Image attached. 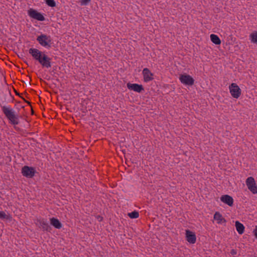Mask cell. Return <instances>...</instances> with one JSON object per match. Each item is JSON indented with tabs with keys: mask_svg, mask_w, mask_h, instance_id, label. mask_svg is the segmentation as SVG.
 Instances as JSON below:
<instances>
[{
	"mask_svg": "<svg viewBox=\"0 0 257 257\" xmlns=\"http://www.w3.org/2000/svg\"><path fill=\"white\" fill-rule=\"evenodd\" d=\"M28 13L29 16L34 19L38 20L39 21H44L45 20V17L41 13L39 12L38 11L35 10L34 9H30L28 11Z\"/></svg>",
	"mask_w": 257,
	"mask_h": 257,
	"instance_id": "6",
	"label": "cell"
},
{
	"mask_svg": "<svg viewBox=\"0 0 257 257\" xmlns=\"http://www.w3.org/2000/svg\"><path fill=\"white\" fill-rule=\"evenodd\" d=\"M213 219L219 224H223L226 223V219L219 212H216L214 215Z\"/></svg>",
	"mask_w": 257,
	"mask_h": 257,
	"instance_id": "14",
	"label": "cell"
},
{
	"mask_svg": "<svg viewBox=\"0 0 257 257\" xmlns=\"http://www.w3.org/2000/svg\"><path fill=\"white\" fill-rule=\"evenodd\" d=\"M253 234H254L255 237L257 239V226H256L254 230L253 231Z\"/></svg>",
	"mask_w": 257,
	"mask_h": 257,
	"instance_id": "22",
	"label": "cell"
},
{
	"mask_svg": "<svg viewBox=\"0 0 257 257\" xmlns=\"http://www.w3.org/2000/svg\"><path fill=\"white\" fill-rule=\"evenodd\" d=\"M210 38L212 42L216 45H220L221 43L220 39L216 35L213 34L210 35Z\"/></svg>",
	"mask_w": 257,
	"mask_h": 257,
	"instance_id": "17",
	"label": "cell"
},
{
	"mask_svg": "<svg viewBox=\"0 0 257 257\" xmlns=\"http://www.w3.org/2000/svg\"><path fill=\"white\" fill-rule=\"evenodd\" d=\"M128 216H129L131 219H137L139 216V214L138 212H131V213L128 214Z\"/></svg>",
	"mask_w": 257,
	"mask_h": 257,
	"instance_id": "20",
	"label": "cell"
},
{
	"mask_svg": "<svg viewBox=\"0 0 257 257\" xmlns=\"http://www.w3.org/2000/svg\"><path fill=\"white\" fill-rule=\"evenodd\" d=\"M230 93L235 99H238L241 95V90L236 84L232 83L229 87Z\"/></svg>",
	"mask_w": 257,
	"mask_h": 257,
	"instance_id": "5",
	"label": "cell"
},
{
	"mask_svg": "<svg viewBox=\"0 0 257 257\" xmlns=\"http://www.w3.org/2000/svg\"><path fill=\"white\" fill-rule=\"evenodd\" d=\"M1 218L5 220H9L11 219V216L10 215L6 214L4 212H1Z\"/></svg>",
	"mask_w": 257,
	"mask_h": 257,
	"instance_id": "19",
	"label": "cell"
},
{
	"mask_svg": "<svg viewBox=\"0 0 257 257\" xmlns=\"http://www.w3.org/2000/svg\"><path fill=\"white\" fill-rule=\"evenodd\" d=\"M142 74L145 82H149L154 79V74H153L151 71L148 68H144L142 71Z\"/></svg>",
	"mask_w": 257,
	"mask_h": 257,
	"instance_id": "9",
	"label": "cell"
},
{
	"mask_svg": "<svg viewBox=\"0 0 257 257\" xmlns=\"http://www.w3.org/2000/svg\"><path fill=\"white\" fill-rule=\"evenodd\" d=\"M50 223L53 227L57 229H59L62 227V224L60 221L55 217H52L50 219Z\"/></svg>",
	"mask_w": 257,
	"mask_h": 257,
	"instance_id": "15",
	"label": "cell"
},
{
	"mask_svg": "<svg viewBox=\"0 0 257 257\" xmlns=\"http://www.w3.org/2000/svg\"><path fill=\"white\" fill-rule=\"evenodd\" d=\"M29 53L42 66L47 68L51 67V62L49 58L42 51L35 48H31L29 50Z\"/></svg>",
	"mask_w": 257,
	"mask_h": 257,
	"instance_id": "1",
	"label": "cell"
},
{
	"mask_svg": "<svg viewBox=\"0 0 257 257\" xmlns=\"http://www.w3.org/2000/svg\"><path fill=\"white\" fill-rule=\"evenodd\" d=\"M36 224L39 228L44 232H48L51 230V227H50L49 225L45 220H40V219L37 220Z\"/></svg>",
	"mask_w": 257,
	"mask_h": 257,
	"instance_id": "8",
	"label": "cell"
},
{
	"mask_svg": "<svg viewBox=\"0 0 257 257\" xmlns=\"http://www.w3.org/2000/svg\"><path fill=\"white\" fill-rule=\"evenodd\" d=\"M45 3L48 6L50 7H54L56 6V2L53 0H47L46 1Z\"/></svg>",
	"mask_w": 257,
	"mask_h": 257,
	"instance_id": "21",
	"label": "cell"
},
{
	"mask_svg": "<svg viewBox=\"0 0 257 257\" xmlns=\"http://www.w3.org/2000/svg\"><path fill=\"white\" fill-rule=\"evenodd\" d=\"M3 110L6 117L13 124H16L18 123V120L16 115L10 108L7 107H3Z\"/></svg>",
	"mask_w": 257,
	"mask_h": 257,
	"instance_id": "3",
	"label": "cell"
},
{
	"mask_svg": "<svg viewBox=\"0 0 257 257\" xmlns=\"http://www.w3.org/2000/svg\"><path fill=\"white\" fill-rule=\"evenodd\" d=\"M127 86L129 90L134 91L136 92H141L144 91V87H143V85H140V84L128 83L127 84Z\"/></svg>",
	"mask_w": 257,
	"mask_h": 257,
	"instance_id": "12",
	"label": "cell"
},
{
	"mask_svg": "<svg viewBox=\"0 0 257 257\" xmlns=\"http://www.w3.org/2000/svg\"><path fill=\"white\" fill-rule=\"evenodd\" d=\"M37 40L39 43L43 47L49 48L51 46L52 39L50 36L47 35H40L37 37Z\"/></svg>",
	"mask_w": 257,
	"mask_h": 257,
	"instance_id": "2",
	"label": "cell"
},
{
	"mask_svg": "<svg viewBox=\"0 0 257 257\" xmlns=\"http://www.w3.org/2000/svg\"><path fill=\"white\" fill-rule=\"evenodd\" d=\"M220 201L228 206H232L234 204V199L228 195H223L220 197Z\"/></svg>",
	"mask_w": 257,
	"mask_h": 257,
	"instance_id": "13",
	"label": "cell"
},
{
	"mask_svg": "<svg viewBox=\"0 0 257 257\" xmlns=\"http://www.w3.org/2000/svg\"><path fill=\"white\" fill-rule=\"evenodd\" d=\"M185 235L187 242L191 244L195 243L197 240V237L194 232L189 230H186Z\"/></svg>",
	"mask_w": 257,
	"mask_h": 257,
	"instance_id": "11",
	"label": "cell"
},
{
	"mask_svg": "<svg viewBox=\"0 0 257 257\" xmlns=\"http://www.w3.org/2000/svg\"><path fill=\"white\" fill-rule=\"evenodd\" d=\"M250 39L252 42L257 45V31L253 32L250 35Z\"/></svg>",
	"mask_w": 257,
	"mask_h": 257,
	"instance_id": "18",
	"label": "cell"
},
{
	"mask_svg": "<svg viewBox=\"0 0 257 257\" xmlns=\"http://www.w3.org/2000/svg\"><path fill=\"white\" fill-rule=\"evenodd\" d=\"M231 254L232 255H233V256H234V255H235L236 254V251L233 249V250L231 251Z\"/></svg>",
	"mask_w": 257,
	"mask_h": 257,
	"instance_id": "24",
	"label": "cell"
},
{
	"mask_svg": "<svg viewBox=\"0 0 257 257\" xmlns=\"http://www.w3.org/2000/svg\"><path fill=\"white\" fill-rule=\"evenodd\" d=\"M246 183L247 188L253 193V194H257V185L255 179L252 177H248L247 179Z\"/></svg>",
	"mask_w": 257,
	"mask_h": 257,
	"instance_id": "7",
	"label": "cell"
},
{
	"mask_svg": "<svg viewBox=\"0 0 257 257\" xmlns=\"http://www.w3.org/2000/svg\"><path fill=\"white\" fill-rule=\"evenodd\" d=\"M179 79L184 85L192 86L194 84V80L191 76L187 73H182L179 76Z\"/></svg>",
	"mask_w": 257,
	"mask_h": 257,
	"instance_id": "4",
	"label": "cell"
},
{
	"mask_svg": "<svg viewBox=\"0 0 257 257\" xmlns=\"http://www.w3.org/2000/svg\"><path fill=\"white\" fill-rule=\"evenodd\" d=\"M89 2H90L89 1H82L80 2V3L82 5H87L88 3H89Z\"/></svg>",
	"mask_w": 257,
	"mask_h": 257,
	"instance_id": "23",
	"label": "cell"
},
{
	"mask_svg": "<svg viewBox=\"0 0 257 257\" xmlns=\"http://www.w3.org/2000/svg\"><path fill=\"white\" fill-rule=\"evenodd\" d=\"M235 227L236 231L239 235H242L245 232V228L242 223L239 221H236L235 223Z\"/></svg>",
	"mask_w": 257,
	"mask_h": 257,
	"instance_id": "16",
	"label": "cell"
},
{
	"mask_svg": "<svg viewBox=\"0 0 257 257\" xmlns=\"http://www.w3.org/2000/svg\"><path fill=\"white\" fill-rule=\"evenodd\" d=\"M22 174L25 177L27 178H32L34 175L35 170L32 167L26 166L22 168Z\"/></svg>",
	"mask_w": 257,
	"mask_h": 257,
	"instance_id": "10",
	"label": "cell"
}]
</instances>
